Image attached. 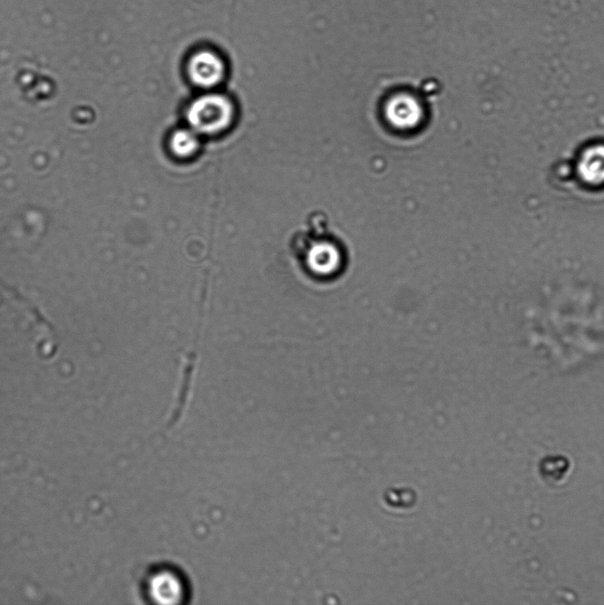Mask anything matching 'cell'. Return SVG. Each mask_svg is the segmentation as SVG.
Returning <instances> with one entry per match:
<instances>
[{
	"mask_svg": "<svg viewBox=\"0 0 604 605\" xmlns=\"http://www.w3.org/2000/svg\"><path fill=\"white\" fill-rule=\"evenodd\" d=\"M234 118V107L225 96L209 93L196 98L188 107L186 120L198 135H214L226 129Z\"/></svg>",
	"mask_w": 604,
	"mask_h": 605,
	"instance_id": "cell-2",
	"label": "cell"
},
{
	"mask_svg": "<svg viewBox=\"0 0 604 605\" xmlns=\"http://www.w3.org/2000/svg\"><path fill=\"white\" fill-rule=\"evenodd\" d=\"M578 174L592 185L604 182V144L589 146L578 161Z\"/></svg>",
	"mask_w": 604,
	"mask_h": 605,
	"instance_id": "cell-7",
	"label": "cell"
},
{
	"mask_svg": "<svg viewBox=\"0 0 604 605\" xmlns=\"http://www.w3.org/2000/svg\"><path fill=\"white\" fill-rule=\"evenodd\" d=\"M143 596L154 603L176 604L184 601L187 586L182 574L168 566L148 570L142 579Z\"/></svg>",
	"mask_w": 604,
	"mask_h": 605,
	"instance_id": "cell-3",
	"label": "cell"
},
{
	"mask_svg": "<svg viewBox=\"0 0 604 605\" xmlns=\"http://www.w3.org/2000/svg\"><path fill=\"white\" fill-rule=\"evenodd\" d=\"M198 146V134L190 128L175 130L171 136L170 148L178 157L186 158L193 155Z\"/></svg>",
	"mask_w": 604,
	"mask_h": 605,
	"instance_id": "cell-8",
	"label": "cell"
},
{
	"mask_svg": "<svg viewBox=\"0 0 604 605\" xmlns=\"http://www.w3.org/2000/svg\"><path fill=\"white\" fill-rule=\"evenodd\" d=\"M225 70L221 56L207 47L194 50L187 62L189 77L200 88H212L220 83L224 77Z\"/></svg>",
	"mask_w": 604,
	"mask_h": 605,
	"instance_id": "cell-5",
	"label": "cell"
},
{
	"mask_svg": "<svg viewBox=\"0 0 604 605\" xmlns=\"http://www.w3.org/2000/svg\"><path fill=\"white\" fill-rule=\"evenodd\" d=\"M388 120L398 128H411L421 118L418 103L410 96L394 97L386 105Z\"/></svg>",
	"mask_w": 604,
	"mask_h": 605,
	"instance_id": "cell-6",
	"label": "cell"
},
{
	"mask_svg": "<svg viewBox=\"0 0 604 605\" xmlns=\"http://www.w3.org/2000/svg\"><path fill=\"white\" fill-rule=\"evenodd\" d=\"M297 264L309 277L318 281L338 278L346 270L349 256L332 237H314L298 243L293 250Z\"/></svg>",
	"mask_w": 604,
	"mask_h": 605,
	"instance_id": "cell-1",
	"label": "cell"
},
{
	"mask_svg": "<svg viewBox=\"0 0 604 605\" xmlns=\"http://www.w3.org/2000/svg\"><path fill=\"white\" fill-rule=\"evenodd\" d=\"M0 286L9 300L28 317L35 330L41 352L44 356L50 357L58 347L56 333L50 322L43 317L31 301L22 296L14 287L3 282H0Z\"/></svg>",
	"mask_w": 604,
	"mask_h": 605,
	"instance_id": "cell-4",
	"label": "cell"
}]
</instances>
